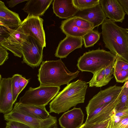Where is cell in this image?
<instances>
[{"mask_svg":"<svg viewBox=\"0 0 128 128\" xmlns=\"http://www.w3.org/2000/svg\"><path fill=\"white\" fill-rule=\"evenodd\" d=\"M87 84L86 82L78 79L67 85L50 103V113L59 114L78 104L84 103Z\"/></svg>","mask_w":128,"mask_h":128,"instance_id":"6da1fadb","label":"cell"},{"mask_svg":"<svg viewBox=\"0 0 128 128\" xmlns=\"http://www.w3.org/2000/svg\"><path fill=\"white\" fill-rule=\"evenodd\" d=\"M79 72L78 70L70 72L60 59L42 62L37 76L40 86L60 87L69 84L78 76Z\"/></svg>","mask_w":128,"mask_h":128,"instance_id":"7a4b0ae2","label":"cell"},{"mask_svg":"<svg viewBox=\"0 0 128 128\" xmlns=\"http://www.w3.org/2000/svg\"><path fill=\"white\" fill-rule=\"evenodd\" d=\"M102 25L101 33L105 47L116 56L128 62V33L126 28L119 26L108 18Z\"/></svg>","mask_w":128,"mask_h":128,"instance_id":"3957f363","label":"cell"},{"mask_svg":"<svg viewBox=\"0 0 128 128\" xmlns=\"http://www.w3.org/2000/svg\"><path fill=\"white\" fill-rule=\"evenodd\" d=\"M116 58L110 51L99 48L84 53L78 58L77 66L82 72H88L93 74L115 62Z\"/></svg>","mask_w":128,"mask_h":128,"instance_id":"277c9868","label":"cell"},{"mask_svg":"<svg viewBox=\"0 0 128 128\" xmlns=\"http://www.w3.org/2000/svg\"><path fill=\"white\" fill-rule=\"evenodd\" d=\"M60 89L59 86L40 85L35 88L30 87L20 98L19 102L24 104L45 106L56 96Z\"/></svg>","mask_w":128,"mask_h":128,"instance_id":"5b68a950","label":"cell"},{"mask_svg":"<svg viewBox=\"0 0 128 128\" xmlns=\"http://www.w3.org/2000/svg\"><path fill=\"white\" fill-rule=\"evenodd\" d=\"M4 117L7 122H20L30 128H52L57 122L56 117L50 115L46 119H41L28 115L14 108L9 113L4 114Z\"/></svg>","mask_w":128,"mask_h":128,"instance_id":"8992f818","label":"cell"},{"mask_svg":"<svg viewBox=\"0 0 128 128\" xmlns=\"http://www.w3.org/2000/svg\"><path fill=\"white\" fill-rule=\"evenodd\" d=\"M43 48L34 39L28 36L20 48L23 56L22 62L25 63L32 68L38 66L42 62Z\"/></svg>","mask_w":128,"mask_h":128,"instance_id":"52a82bcc","label":"cell"},{"mask_svg":"<svg viewBox=\"0 0 128 128\" xmlns=\"http://www.w3.org/2000/svg\"><path fill=\"white\" fill-rule=\"evenodd\" d=\"M43 22V19L40 17L28 14L22 21L20 26L24 34L34 39L44 48L46 43Z\"/></svg>","mask_w":128,"mask_h":128,"instance_id":"ba28073f","label":"cell"},{"mask_svg":"<svg viewBox=\"0 0 128 128\" xmlns=\"http://www.w3.org/2000/svg\"><path fill=\"white\" fill-rule=\"evenodd\" d=\"M60 28L66 36L81 38L94 28L92 24L88 21L74 16L62 21Z\"/></svg>","mask_w":128,"mask_h":128,"instance_id":"9c48e42d","label":"cell"},{"mask_svg":"<svg viewBox=\"0 0 128 128\" xmlns=\"http://www.w3.org/2000/svg\"><path fill=\"white\" fill-rule=\"evenodd\" d=\"M124 86L115 85L100 90L89 101L86 107L88 115L103 105L114 100L124 90Z\"/></svg>","mask_w":128,"mask_h":128,"instance_id":"30bf717a","label":"cell"},{"mask_svg":"<svg viewBox=\"0 0 128 128\" xmlns=\"http://www.w3.org/2000/svg\"><path fill=\"white\" fill-rule=\"evenodd\" d=\"M28 37L20 26L16 29H11L5 37L0 38V46L10 51L15 56L21 58L22 55L20 47Z\"/></svg>","mask_w":128,"mask_h":128,"instance_id":"8fae6325","label":"cell"},{"mask_svg":"<svg viewBox=\"0 0 128 128\" xmlns=\"http://www.w3.org/2000/svg\"><path fill=\"white\" fill-rule=\"evenodd\" d=\"M123 91L114 100L98 108L88 114L84 124L100 123L109 120L115 111L117 106L120 102Z\"/></svg>","mask_w":128,"mask_h":128,"instance_id":"7c38bea8","label":"cell"},{"mask_svg":"<svg viewBox=\"0 0 128 128\" xmlns=\"http://www.w3.org/2000/svg\"><path fill=\"white\" fill-rule=\"evenodd\" d=\"M0 78V112L5 114L12 111L14 104L12 78H3L1 75Z\"/></svg>","mask_w":128,"mask_h":128,"instance_id":"4fadbf2b","label":"cell"},{"mask_svg":"<svg viewBox=\"0 0 128 128\" xmlns=\"http://www.w3.org/2000/svg\"><path fill=\"white\" fill-rule=\"evenodd\" d=\"M73 16L86 20L92 24L94 28L102 24L106 18L100 3L91 8L78 10Z\"/></svg>","mask_w":128,"mask_h":128,"instance_id":"5bb4252c","label":"cell"},{"mask_svg":"<svg viewBox=\"0 0 128 128\" xmlns=\"http://www.w3.org/2000/svg\"><path fill=\"white\" fill-rule=\"evenodd\" d=\"M100 3L106 18L115 22H122L126 13L118 0H100Z\"/></svg>","mask_w":128,"mask_h":128,"instance_id":"9a60e30c","label":"cell"},{"mask_svg":"<svg viewBox=\"0 0 128 128\" xmlns=\"http://www.w3.org/2000/svg\"><path fill=\"white\" fill-rule=\"evenodd\" d=\"M84 116L80 108L74 107L62 115L59 124L62 128H79L83 124Z\"/></svg>","mask_w":128,"mask_h":128,"instance_id":"2e32d148","label":"cell"},{"mask_svg":"<svg viewBox=\"0 0 128 128\" xmlns=\"http://www.w3.org/2000/svg\"><path fill=\"white\" fill-rule=\"evenodd\" d=\"M82 38L66 36L59 44L55 54V56L60 58H66L76 49L82 48Z\"/></svg>","mask_w":128,"mask_h":128,"instance_id":"e0dca14e","label":"cell"},{"mask_svg":"<svg viewBox=\"0 0 128 128\" xmlns=\"http://www.w3.org/2000/svg\"><path fill=\"white\" fill-rule=\"evenodd\" d=\"M21 22L18 14L9 10L0 0V25L15 30L20 26Z\"/></svg>","mask_w":128,"mask_h":128,"instance_id":"ac0fdd59","label":"cell"},{"mask_svg":"<svg viewBox=\"0 0 128 128\" xmlns=\"http://www.w3.org/2000/svg\"><path fill=\"white\" fill-rule=\"evenodd\" d=\"M52 5L54 13L62 19L73 16L78 10L74 5L72 0H54Z\"/></svg>","mask_w":128,"mask_h":128,"instance_id":"d6986e66","label":"cell"},{"mask_svg":"<svg viewBox=\"0 0 128 128\" xmlns=\"http://www.w3.org/2000/svg\"><path fill=\"white\" fill-rule=\"evenodd\" d=\"M14 108L28 115L41 119H46L50 115L44 106L24 104L18 102L15 104Z\"/></svg>","mask_w":128,"mask_h":128,"instance_id":"ffe728a7","label":"cell"},{"mask_svg":"<svg viewBox=\"0 0 128 128\" xmlns=\"http://www.w3.org/2000/svg\"><path fill=\"white\" fill-rule=\"evenodd\" d=\"M53 0H28L22 10L28 14L40 17L43 15Z\"/></svg>","mask_w":128,"mask_h":128,"instance_id":"44dd1931","label":"cell"},{"mask_svg":"<svg viewBox=\"0 0 128 128\" xmlns=\"http://www.w3.org/2000/svg\"><path fill=\"white\" fill-rule=\"evenodd\" d=\"M105 68H103L93 74V76L91 80L87 84L89 87H99L106 85L108 83L106 82L105 78Z\"/></svg>","mask_w":128,"mask_h":128,"instance_id":"7402d4cb","label":"cell"},{"mask_svg":"<svg viewBox=\"0 0 128 128\" xmlns=\"http://www.w3.org/2000/svg\"><path fill=\"white\" fill-rule=\"evenodd\" d=\"M100 34L97 31L93 30L88 32L82 38L86 48L93 46L99 40Z\"/></svg>","mask_w":128,"mask_h":128,"instance_id":"603a6c76","label":"cell"},{"mask_svg":"<svg viewBox=\"0 0 128 128\" xmlns=\"http://www.w3.org/2000/svg\"><path fill=\"white\" fill-rule=\"evenodd\" d=\"M74 5L78 10L94 6L100 3V0H72Z\"/></svg>","mask_w":128,"mask_h":128,"instance_id":"cb8c5ba5","label":"cell"},{"mask_svg":"<svg viewBox=\"0 0 128 128\" xmlns=\"http://www.w3.org/2000/svg\"><path fill=\"white\" fill-rule=\"evenodd\" d=\"M22 75L18 74L13 75L12 78V88L13 96V102L16 101L17 98L19 94V81Z\"/></svg>","mask_w":128,"mask_h":128,"instance_id":"d4e9b609","label":"cell"},{"mask_svg":"<svg viewBox=\"0 0 128 128\" xmlns=\"http://www.w3.org/2000/svg\"><path fill=\"white\" fill-rule=\"evenodd\" d=\"M113 74L117 82L123 83L128 80V70H114Z\"/></svg>","mask_w":128,"mask_h":128,"instance_id":"484cf974","label":"cell"},{"mask_svg":"<svg viewBox=\"0 0 128 128\" xmlns=\"http://www.w3.org/2000/svg\"><path fill=\"white\" fill-rule=\"evenodd\" d=\"M128 106V88L124 87L123 92L121 97L120 102L117 106L116 110H118Z\"/></svg>","mask_w":128,"mask_h":128,"instance_id":"4316f807","label":"cell"},{"mask_svg":"<svg viewBox=\"0 0 128 128\" xmlns=\"http://www.w3.org/2000/svg\"><path fill=\"white\" fill-rule=\"evenodd\" d=\"M116 56L114 70H128V62Z\"/></svg>","mask_w":128,"mask_h":128,"instance_id":"83f0119b","label":"cell"},{"mask_svg":"<svg viewBox=\"0 0 128 128\" xmlns=\"http://www.w3.org/2000/svg\"><path fill=\"white\" fill-rule=\"evenodd\" d=\"M114 63L115 62L112 63L105 69V78L108 84L113 78V76H112V75L114 72Z\"/></svg>","mask_w":128,"mask_h":128,"instance_id":"f1b7e54d","label":"cell"},{"mask_svg":"<svg viewBox=\"0 0 128 128\" xmlns=\"http://www.w3.org/2000/svg\"><path fill=\"white\" fill-rule=\"evenodd\" d=\"M109 120L100 123L84 124L79 128H105L107 125Z\"/></svg>","mask_w":128,"mask_h":128,"instance_id":"f546056e","label":"cell"},{"mask_svg":"<svg viewBox=\"0 0 128 128\" xmlns=\"http://www.w3.org/2000/svg\"><path fill=\"white\" fill-rule=\"evenodd\" d=\"M6 127L8 128H30L22 123L15 121L7 122Z\"/></svg>","mask_w":128,"mask_h":128,"instance_id":"4dcf8cb0","label":"cell"},{"mask_svg":"<svg viewBox=\"0 0 128 128\" xmlns=\"http://www.w3.org/2000/svg\"><path fill=\"white\" fill-rule=\"evenodd\" d=\"M114 116L120 119L128 117V106L118 111H115L113 114Z\"/></svg>","mask_w":128,"mask_h":128,"instance_id":"1f68e13d","label":"cell"},{"mask_svg":"<svg viewBox=\"0 0 128 128\" xmlns=\"http://www.w3.org/2000/svg\"><path fill=\"white\" fill-rule=\"evenodd\" d=\"M113 128H128V117L120 119L114 123Z\"/></svg>","mask_w":128,"mask_h":128,"instance_id":"d6a6232c","label":"cell"},{"mask_svg":"<svg viewBox=\"0 0 128 128\" xmlns=\"http://www.w3.org/2000/svg\"><path fill=\"white\" fill-rule=\"evenodd\" d=\"M8 53L7 50L0 46V65L3 64L8 58Z\"/></svg>","mask_w":128,"mask_h":128,"instance_id":"836d02e7","label":"cell"},{"mask_svg":"<svg viewBox=\"0 0 128 128\" xmlns=\"http://www.w3.org/2000/svg\"><path fill=\"white\" fill-rule=\"evenodd\" d=\"M29 81V79H26L25 78L21 76L19 81L20 92L25 88Z\"/></svg>","mask_w":128,"mask_h":128,"instance_id":"e575fe53","label":"cell"},{"mask_svg":"<svg viewBox=\"0 0 128 128\" xmlns=\"http://www.w3.org/2000/svg\"><path fill=\"white\" fill-rule=\"evenodd\" d=\"M28 0H11L6 1L7 3L8 4V6L10 8L14 7L17 4L22 2L27 1Z\"/></svg>","mask_w":128,"mask_h":128,"instance_id":"d590c367","label":"cell"},{"mask_svg":"<svg viewBox=\"0 0 128 128\" xmlns=\"http://www.w3.org/2000/svg\"><path fill=\"white\" fill-rule=\"evenodd\" d=\"M122 6L126 14L128 15V0H118Z\"/></svg>","mask_w":128,"mask_h":128,"instance_id":"8d00e7d4","label":"cell"},{"mask_svg":"<svg viewBox=\"0 0 128 128\" xmlns=\"http://www.w3.org/2000/svg\"><path fill=\"white\" fill-rule=\"evenodd\" d=\"M115 120L113 117H112L108 122V128H113L114 123Z\"/></svg>","mask_w":128,"mask_h":128,"instance_id":"74e56055","label":"cell"},{"mask_svg":"<svg viewBox=\"0 0 128 128\" xmlns=\"http://www.w3.org/2000/svg\"><path fill=\"white\" fill-rule=\"evenodd\" d=\"M123 85L124 86V88H128V80L125 82Z\"/></svg>","mask_w":128,"mask_h":128,"instance_id":"f35d334b","label":"cell"},{"mask_svg":"<svg viewBox=\"0 0 128 128\" xmlns=\"http://www.w3.org/2000/svg\"><path fill=\"white\" fill-rule=\"evenodd\" d=\"M52 128H59L57 126V125L54 126Z\"/></svg>","mask_w":128,"mask_h":128,"instance_id":"ab89813d","label":"cell"},{"mask_svg":"<svg viewBox=\"0 0 128 128\" xmlns=\"http://www.w3.org/2000/svg\"><path fill=\"white\" fill-rule=\"evenodd\" d=\"M108 127H109V126H108V124L106 126V128H108Z\"/></svg>","mask_w":128,"mask_h":128,"instance_id":"60d3db41","label":"cell"},{"mask_svg":"<svg viewBox=\"0 0 128 128\" xmlns=\"http://www.w3.org/2000/svg\"><path fill=\"white\" fill-rule=\"evenodd\" d=\"M126 29H127V30L128 31V28H126Z\"/></svg>","mask_w":128,"mask_h":128,"instance_id":"b9f144b4","label":"cell"},{"mask_svg":"<svg viewBox=\"0 0 128 128\" xmlns=\"http://www.w3.org/2000/svg\"><path fill=\"white\" fill-rule=\"evenodd\" d=\"M4 128H7V127H5Z\"/></svg>","mask_w":128,"mask_h":128,"instance_id":"7bdbcfd3","label":"cell"}]
</instances>
